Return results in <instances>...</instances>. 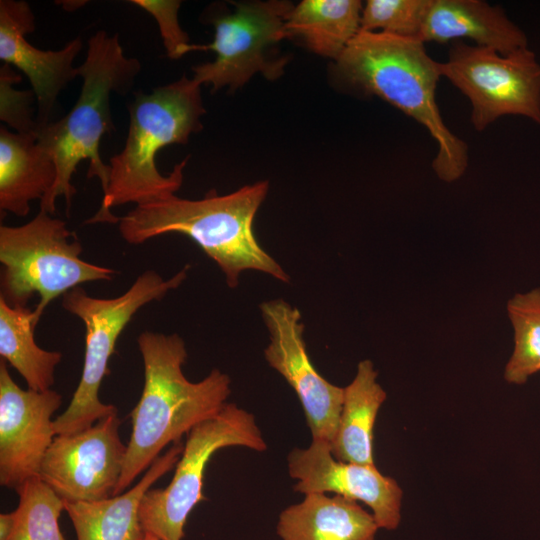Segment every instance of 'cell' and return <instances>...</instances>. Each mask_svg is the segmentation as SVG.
I'll use <instances>...</instances> for the list:
<instances>
[{
	"instance_id": "cell-14",
	"label": "cell",
	"mask_w": 540,
	"mask_h": 540,
	"mask_svg": "<svg viewBox=\"0 0 540 540\" xmlns=\"http://www.w3.org/2000/svg\"><path fill=\"white\" fill-rule=\"evenodd\" d=\"M288 472L297 480L295 492L333 493L360 501L372 511L379 528L395 530L401 521L402 489L375 465L336 460L330 442L312 439L307 448H294L287 457Z\"/></svg>"
},
{
	"instance_id": "cell-1",
	"label": "cell",
	"mask_w": 540,
	"mask_h": 540,
	"mask_svg": "<svg viewBox=\"0 0 540 540\" xmlns=\"http://www.w3.org/2000/svg\"><path fill=\"white\" fill-rule=\"evenodd\" d=\"M137 344L144 386L130 413L132 432L113 496L127 491L168 444L181 441L196 425L219 413L231 393L230 377L218 369L199 382L185 377L182 367L188 355L178 334L144 331Z\"/></svg>"
},
{
	"instance_id": "cell-7",
	"label": "cell",
	"mask_w": 540,
	"mask_h": 540,
	"mask_svg": "<svg viewBox=\"0 0 540 540\" xmlns=\"http://www.w3.org/2000/svg\"><path fill=\"white\" fill-rule=\"evenodd\" d=\"M82 245L66 223L39 211L21 226H0L1 294L12 307L34 309L38 323L48 304L91 281L111 280L116 271L80 258Z\"/></svg>"
},
{
	"instance_id": "cell-11",
	"label": "cell",
	"mask_w": 540,
	"mask_h": 540,
	"mask_svg": "<svg viewBox=\"0 0 540 540\" xmlns=\"http://www.w3.org/2000/svg\"><path fill=\"white\" fill-rule=\"evenodd\" d=\"M118 413L70 435H56L41 464L39 477L64 502L110 498L122 474L124 445Z\"/></svg>"
},
{
	"instance_id": "cell-23",
	"label": "cell",
	"mask_w": 540,
	"mask_h": 540,
	"mask_svg": "<svg viewBox=\"0 0 540 540\" xmlns=\"http://www.w3.org/2000/svg\"><path fill=\"white\" fill-rule=\"evenodd\" d=\"M507 312L514 329V350L504 379L521 385L540 371V288L515 294L507 303Z\"/></svg>"
},
{
	"instance_id": "cell-25",
	"label": "cell",
	"mask_w": 540,
	"mask_h": 540,
	"mask_svg": "<svg viewBox=\"0 0 540 540\" xmlns=\"http://www.w3.org/2000/svg\"><path fill=\"white\" fill-rule=\"evenodd\" d=\"M430 0H368L360 30L420 40Z\"/></svg>"
},
{
	"instance_id": "cell-8",
	"label": "cell",
	"mask_w": 540,
	"mask_h": 540,
	"mask_svg": "<svg viewBox=\"0 0 540 540\" xmlns=\"http://www.w3.org/2000/svg\"><path fill=\"white\" fill-rule=\"evenodd\" d=\"M231 446L257 452L267 449L255 416L227 402L219 413L186 435L170 483L164 488H150L143 495L139 519L144 531L160 540H182L189 514L205 500L203 479L210 458L216 451Z\"/></svg>"
},
{
	"instance_id": "cell-3",
	"label": "cell",
	"mask_w": 540,
	"mask_h": 540,
	"mask_svg": "<svg viewBox=\"0 0 540 540\" xmlns=\"http://www.w3.org/2000/svg\"><path fill=\"white\" fill-rule=\"evenodd\" d=\"M200 85L192 78L159 86L150 93L138 92L128 106L129 128L122 151L109 161V178L100 209L86 223H117L111 208L123 204L143 205L166 199L180 189L188 158L164 176L156 156L171 144H185L202 129L205 114Z\"/></svg>"
},
{
	"instance_id": "cell-26",
	"label": "cell",
	"mask_w": 540,
	"mask_h": 540,
	"mask_svg": "<svg viewBox=\"0 0 540 540\" xmlns=\"http://www.w3.org/2000/svg\"><path fill=\"white\" fill-rule=\"evenodd\" d=\"M1 121L12 126L16 132L23 134L38 133L36 120L32 118L33 91H18L13 88L15 81H19L17 74L4 65L0 69Z\"/></svg>"
},
{
	"instance_id": "cell-10",
	"label": "cell",
	"mask_w": 540,
	"mask_h": 540,
	"mask_svg": "<svg viewBox=\"0 0 540 540\" xmlns=\"http://www.w3.org/2000/svg\"><path fill=\"white\" fill-rule=\"evenodd\" d=\"M235 10L210 20L214 40L192 45L194 50H212L216 58L192 68V79L209 84L215 92L225 86L236 89L255 73L268 79L282 74L285 59L269 58V48L285 38L284 26L293 9L287 1L235 3Z\"/></svg>"
},
{
	"instance_id": "cell-21",
	"label": "cell",
	"mask_w": 540,
	"mask_h": 540,
	"mask_svg": "<svg viewBox=\"0 0 540 540\" xmlns=\"http://www.w3.org/2000/svg\"><path fill=\"white\" fill-rule=\"evenodd\" d=\"M362 9L358 0H304L293 7L285 38L298 36L314 53L337 61L360 31Z\"/></svg>"
},
{
	"instance_id": "cell-18",
	"label": "cell",
	"mask_w": 540,
	"mask_h": 540,
	"mask_svg": "<svg viewBox=\"0 0 540 540\" xmlns=\"http://www.w3.org/2000/svg\"><path fill=\"white\" fill-rule=\"evenodd\" d=\"M57 167L38 133L23 134L0 127V209L18 217L30 202L43 200L53 188Z\"/></svg>"
},
{
	"instance_id": "cell-9",
	"label": "cell",
	"mask_w": 540,
	"mask_h": 540,
	"mask_svg": "<svg viewBox=\"0 0 540 540\" xmlns=\"http://www.w3.org/2000/svg\"><path fill=\"white\" fill-rule=\"evenodd\" d=\"M440 72L469 99L478 132L505 115L540 124V64L528 48L502 55L457 41L448 60L440 63Z\"/></svg>"
},
{
	"instance_id": "cell-22",
	"label": "cell",
	"mask_w": 540,
	"mask_h": 540,
	"mask_svg": "<svg viewBox=\"0 0 540 540\" xmlns=\"http://www.w3.org/2000/svg\"><path fill=\"white\" fill-rule=\"evenodd\" d=\"M34 310L12 307L0 297V356L35 391L51 389L55 369L62 360L59 351H48L36 344Z\"/></svg>"
},
{
	"instance_id": "cell-17",
	"label": "cell",
	"mask_w": 540,
	"mask_h": 540,
	"mask_svg": "<svg viewBox=\"0 0 540 540\" xmlns=\"http://www.w3.org/2000/svg\"><path fill=\"white\" fill-rule=\"evenodd\" d=\"M184 449L182 441L160 455L139 482L120 495L95 502H64L77 540H143L139 519L143 495L176 466Z\"/></svg>"
},
{
	"instance_id": "cell-20",
	"label": "cell",
	"mask_w": 540,
	"mask_h": 540,
	"mask_svg": "<svg viewBox=\"0 0 540 540\" xmlns=\"http://www.w3.org/2000/svg\"><path fill=\"white\" fill-rule=\"evenodd\" d=\"M373 363L362 360L352 382L344 387L339 425L331 444L333 457L342 462L375 465L373 430L386 392L377 382Z\"/></svg>"
},
{
	"instance_id": "cell-16",
	"label": "cell",
	"mask_w": 540,
	"mask_h": 540,
	"mask_svg": "<svg viewBox=\"0 0 540 540\" xmlns=\"http://www.w3.org/2000/svg\"><path fill=\"white\" fill-rule=\"evenodd\" d=\"M468 38L502 55L528 48L525 33L504 10L482 0H430L420 41Z\"/></svg>"
},
{
	"instance_id": "cell-15",
	"label": "cell",
	"mask_w": 540,
	"mask_h": 540,
	"mask_svg": "<svg viewBox=\"0 0 540 540\" xmlns=\"http://www.w3.org/2000/svg\"><path fill=\"white\" fill-rule=\"evenodd\" d=\"M36 29L35 16L23 0L0 1V59L22 71L30 81L37 102L38 130L48 125L60 92L77 76L73 62L83 47L80 37L56 51L31 45L25 35Z\"/></svg>"
},
{
	"instance_id": "cell-19",
	"label": "cell",
	"mask_w": 540,
	"mask_h": 540,
	"mask_svg": "<svg viewBox=\"0 0 540 540\" xmlns=\"http://www.w3.org/2000/svg\"><path fill=\"white\" fill-rule=\"evenodd\" d=\"M372 513L340 495L308 493L284 509L276 526L282 540H375Z\"/></svg>"
},
{
	"instance_id": "cell-4",
	"label": "cell",
	"mask_w": 540,
	"mask_h": 540,
	"mask_svg": "<svg viewBox=\"0 0 540 540\" xmlns=\"http://www.w3.org/2000/svg\"><path fill=\"white\" fill-rule=\"evenodd\" d=\"M336 62L350 86L380 97L427 129L438 145L432 168L440 180L450 183L464 174L468 147L441 117L435 98L440 62L424 42L360 30Z\"/></svg>"
},
{
	"instance_id": "cell-29",
	"label": "cell",
	"mask_w": 540,
	"mask_h": 540,
	"mask_svg": "<svg viewBox=\"0 0 540 540\" xmlns=\"http://www.w3.org/2000/svg\"><path fill=\"white\" fill-rule=\"evenodd\" d=\"M143 540H160V539L151 533H146Z\"/></svg>"
},
{
	"instance_id": "cell-6",
	"label": "cell",
	"mask_w": 540,
	"mask_h": 540,
	"mask_svg": "<svg viewBox=\"0 0 540 540\" xmlns=\"http://www.w3.org/2000/svg\"><path fill=\"white\" fill-rule=\"evenodd\" d=\"M186 265L163 279L154 270L139 275L127 291L115 298H96L76 287L62 296V307L78 317L85 327V353L80 382L67 409L53 421L55 435H70L91 427L98 420L118 413L113 404L100 400L101 383L117 340L135 313L144 305L162 299L187 277Z\"/></svg>"
},
{
	"instance_id": "cell-13",
	"label": "cell",
	"mask_w": 540,
	"mask_h": 540,
	"mask_svg": "<svg viewBox=\"0 0 540 540\" xmlns=\"http://www.w3.org/2000/svg\"><path fill=\"white\" fill-rule=\"evenodd\" d=\"M62 404L55 390H24L0 361V484L17 490L39 476L56 436L52 417Z\"/></svg>"
},
{
	"instance_id": "cell-12",
	"label": "cell",
	"mask_w": 540,
	"mask_h": 540,
	"mask_svg": "<svg viewBox=\"0 0 540 540\" xmlns=\"http://www.w3.org/2000/svg\"><path fill=\"white\" fill-rule=\"evenodd\" d=\"M260 310L270 336L264 351L266 361L297 394L312 439L331 443L339 425L344 388L327 381L312 364L297 308L282 299H275L263 302Z\"/></svg>"
},
{
	"instance_id": "cell-2",
	"label": "cell",
	"mask_w": 540,
	"mask_h": 540,
	"mask_svg": "<svg viewBox=\"0 0 540 540\" xmlns=\"http://www.w3.org/2000/svg\"><path fill=\"white\" fill-rule=\"evenodd\" d=\"M268 192V182L244 186L230 194L211 190L204 198L189 200L172 195L137 205L119 217L121 237L131 245L178 233L192 239L236 287L244 270H257L283 281L289 275L256 240L253 222Z\"/></svg>"
},
{
	"instance_id": "cell-5",
	"label": "cell",
	"mask_w": 540,
	"mask_h": 540,
	"mask_svg": "<svg viewBox=\"0 0 540 540\" xmlns=\"http://www.w3.org/2000/svg\"><path fill=\"white\" fill-rule=\"evenodd\" d=\"M83 83L78 100L61 119L38 130L39 140L52 153L57 178L50 193L40 201V210L54 214L58 197H64L67 209L73 195L72 175L82 160L89 161L87 177L100 180L107 189L109 165L99 153L102 136L114 130L110 99L112 93L129 92L141 71L137 58L124 54L119 36L97 31L88 40L85 61L79 66Z\"/></svg>"
},
{
	"instance_id": "cell-28",
	"label": "cell",
	"mask_w": 540,
	"mask_h": 540,
	"mask_svg": "<svg viewBox=\"0 0 540 540\" xmlns=\"http://www.w3.org/2000/svg\"><path fill=\"white\" fill-rule=\"evenodd\" d=\"M15 511L0 514V540H6L15 526Z\"/></svg>"
},
{
	"instance_id": "cell-27",
	"label": "cell",
	"mask_w": 540,
	"mask_h": 540,
	"mask_svg": "<svg viewBox=\"0 0 540 540\" xmlns=\"http://www.w3.org/2000/svg\"><path fill=\"white\" fill-rule=\"evenodd\" d=\"M149 12L156 20L167 56L173 60L181 58L192 51L188 35L181 29L178 21L177 0H133L130 1Z\"/></svg>"
},
{
	"instance_id": "cell-24",
	"label": "cell",
	"mask_w": 540,
	"mask_h": 540,
	"mask_svg": "<svg viewBox=\"0 0 540 540\" xmlns=\"http://www.w3.org/2000/svg\"><path fill=\"white\" fill-rule=\"evenodd\" d=\"M16 492L15 526L6 540H65L59 526L65 503L39 476L28 479Z\"/></svg>"
}]
</instances>
